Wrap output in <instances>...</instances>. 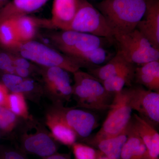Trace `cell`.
Here are the masks:
<instances>
[{
  "mask_svg": "<svg viewBox=\"0 0 159 159\" xmlns=\"http://www.w3.org/2000/svg\"><path fill=\"white\" fill-rule=\"evenodd\" d=\"M80 0H53L51 21L53 29L67 30L79 7Z\"/></svg>",
  "mask_w": 159,
  "mask_h": 159,
  "instance_id": "obj_15",
  "label": "cell"
},
{
  "mask_svg": "<svg viewBox=\"0 0 159 159\" xmlns=\"http://www.w3.org/2000/svg\"><path fill=\"white\" fill-rule=\"evenodd\" d=\"M135 68L134 80L151 91L159 93V60Z\"/></svg>",
  "mask_w": 159,
  "mask_h": 159,
  "instance_id": "obj_18",
  "label": "cell"
},
{
  "mask_svg": "<svg viewBox=\"0 0 159 159\" xmlns=\"http://www.w3.org/2000/svg\"><path fill=\"white\" fill-rule=\"evenodd\" d=\"M135 67L131 65L113 77L101 82L106 91L112 95L121 92L125 85H130L134 80Z\"/></svg>",
  "mask_w": 159,
  "mask_h": 159,
  "instance_id": "obj_24",
  "label": "cell"
},
{
  "mask_svg": "<svg viewBox=\"0 0 159 159\" xmlns=\"http://www.w3.org/2000/svg\"><path fill=\"white\" fill-rule=\"evenodd\" d=\"M120 159H149L147 148L130 121L128 126L127 139L122 147Z\"/></svg>",
  "mask_w": 159,
  "mask_h": 159,
  "instance_id": "obj_19",
  "label": "cell"
},
{
  "mask_svg": "<svg viewBox=\"0 0 159 159\" xmlns=\"http://www.w3.org/2000/svg\"><path fill=\"white\" fill-rule=\"evenodd\" d=\"M41 70L46 92L59 104L69 101L72 96L69 72L58 67L43 68Z\"/></svg>",
  "mask_w": 159,
  "mask_h": 159,
  "instance_id": "obj_9",
  "label": "cell"
},
{
  "mask_svg": "<svg viewBox=\"0 0 159 159\" xmlns=\"http://www.w3.org/2000/svg\"><path fill=\"white\" fill-rule=\"evenodd\" d=\"M46 124L51 131V136L57 142L72 146L77 141V134L66 123L57 107L47 114Z\"/></svg>",
  "mask_w": 159,
  "mask_h": 159,
  "instance_id": "obj_13",
  "label": "cell"
},
{
  "mask_svg": "<svg viewBox=\"0 0 159 159\" xmlns=\"http://www.w3.org/2000/svg\"><path fill=\"white\" fill-rule=\"evenodd\" d=\"M5 107L9 109L17 116L25 119L29 118V112L24 94L11 93L8 94Z\"/></svg>",
  "mask_w": 159,
  "mask_h": 159,
  "instance_id": "obj_26",
  "label": "cell"
},
{
  "mask_svg": "<svg viewBox=\"0 0 159 159\" xmlns=\"http://www.w3.org/2000/svg\"><path fill=\"white\" fill-rule=\"evenodd\" d=\"M132 110L153 126L159 123V93L139 85L125 89Z\"/></svg>",
  "mask_w": 159,
  "mask_h": 159,
  "instance_id": "obj_8",
  "label": "cell"
},
{
  "mask_svg": "<svg viewBox=\"0 0 159 159\" xmlns=\"http://www.w3.org/2000/svg\"><path fill=\"white\" fill-rule=\"evenodd\" d=\"M98 159H109L107 157H106L104 155L102 154V156H101L99 157V158Z\"/></svg>",
  "mask_w": 159,
  "mask_h": 159,
  "instance_id": "obj_35",
  "label": "cell"
},
{
  "mask_svg": "<svg viewBox=\"0 0 159 159\" xmlns=\"http://www.w3.org/2000/svg\"><path fill=\"white\" fill-rule=\"evenodd\" d=\"M127 132L128 126L118 135L101 140L94 146L109 159H120L122 147L127 139Z\"/></svg>",
  "mask_w": 159,
  "mask_h": 159,
  "instance_id": "obj_23",
  "label": "cell"
},
{
  "mask_svg": "<svg viewBox=\"0 0 159 159\" xmlns=\"http://www.w3.org/2000/svg\"><path fill=\"white\" fill-rule=\"evenodd\" d=\"M0 137H1V130H0Z\"/></svg>",
  "mask_w": 159,
  "mask_h": 159,
  "instance_id": "obj_36",
  "label": "cell"
},
{
  "mask_svg": "<svg viewBox=\"0 0 159 159\" xmlns=\"http://www.w3.org/2000/svg\"><path fill=\"white\" fill-rule=\"evenodd\" d=\"M73 74L72 96L80 107L98 111L109 109L114 96L106 91L102 83L89 73L80 70Z\"/></svg>",
  "mask_w": 159,
  "mask_h": 159,
  "instance_id": "obj_2",
  "label": "cell"
},
{
  "mask_svg": "<svg viewBox=\"0 0 159 159\" xmlns=\"http://www.w3.org/2000/svg\"><path fill=\"white\" fill-rule=\"evenodd\" d=\"M147 0H102L96 8L105 18L113 33H125L136 28L142 19Z\"/></svg>",
  "mask_w": 159,
  "mask_h": 159,
  "instance_id": "obj_1",
  "label": "cell"
},
{
  "mask_svg": "<svg viewBox=\"0 0 159 159\" xmlns=\"http://www.w3.org/2000/svg\"><path fill=\"white\" fill-rule=\"evenodd\" d=\"M22 43L20 41L13 19L0 21V46L5 51L16 52Z\"/></svg>",
  "mask_w": 159,
  "mask_h": 159,
  "instance_id": "obj_22",
  "label": "cell"
},
{
  "mask_svg": "<svg viewBox=\"0 0 159 159\" xmlns=\"http://www.w3.org/2000/svg\"><path fill=\"white\" fill-rule=\"evenodd\" d=\"M11 19L14 20L19 38L22 43L34 40L39 28H53L50 20L38 18L29 15Z\"/></svg>",
  "mask_w": 159,
  "mask_h": 159,
  "instance_id": "obj_16",
  "label": "cell"
},
{
  "mask_svg": "<svg viewBox=\"0 0 159 159\" xmlns=\"http://www.w3.org/2000/svg\"><path fill=\"white\" fill-rule=\"evenodd\" d=\"M113 38L117 52L134 65L159 60V50L154 48L136 29L127 33H114Z\"/></svg>",
  "mask_w": 159,
  "mask_h": 159,
  "instance_id": "obj_4",
  "label": "cell"
},
{
  "mask_svg": "<svg viewBox=\"0 0 159 159\" xmlns=\"http://www.w3.org/2000/svg\"><path fill=\"white\" fill-rule=\"evenodd\" d=\"M130 122L145 144L149 159L159 158V134L154 126L137 114H134Z\"/></svg>",
  "mask_w": 159,
  "mask_h": 159,
  "instance_id": "obj_14",
  "label": "cell"
},
{
  "mask_svg": "<svg viewBox=\"0 0 159 159\" xmlns=\"http://www.w3.org/2000/svg\"><path fill=\"white\" fill-rule=\"evenodd\" d=\"M42 159H71L70 157L67 154H54L50 156L43 158Z\"/></svg>",
  "mask_w": 159,
  "mask_h": 159,
  "instance_id": "obj_33",
  "label": "cell"
},
{
  "mask_svg": "<svg viewBox=\"0 0 159 159\" xmlns=\"http://www.w3.org/2000/svg\"><path fill=\"white\" fill-rule=\"evenodd\" d=\"M2 83L11 93L24 94L32 92L36 87L34 80L29 78H23L14 74H3Z\"/></svg>",
  "mask_w": 159,
  "mask_h": 159,
  "instance_id": "obj_25",
  "label": "cell"
},
{
  "mask_svg": "<svg viewBox=\"0 0 159 159\" xmlns=\"http://www.w3.org/2000/svg\"><path fill=\"white\" fill-rule=\"evenodd\" d=\"M49 39L58 51L73 58L77 54L104 48L113 39L72 30H60L48 34Z\"/></svg>",
  "mask_w": 159,
  "mask_h": 159,
  "instance_id": "obj_6",
  "label": "cell"
},
{
  "mask_svg": "<svg viewBox=\"0 0 159 159\" xmlns=\"http://www.w3.org/2000/svg\"><path fill=\"white\" fill-rule=\"evenodd\" d=\"M22 142L25 152L42 158L56 153L57 150L54 139L44 131H36L25 135Z\"/></svg>",
  "mask_w": 159,
  "mask_h": 159,
  "instance_id": "obj_12",
  "label": "cell"
},
{
  "mask_svg": "<svg viewBox=\"0 0 159 159\" xmlns=\"http://www.w3.org/2000/svg\"><path fill=\"white\" fill-rule=\"evenodd\" d=\"M31 62V61L25 57L19 55H16L14 54V63L15 67L25 68L33 70V65Z\"/></svg>",
  "mask_w": 159,
  "mask_h": 159,
  "instance_id": "obj_30",
  "label": "cell"
},
{
  "mask_svg": "<svg viewBox=\"0 0 159 159\" xmlns=\"http://www.w3.org/2000/svg\"><path fill=\"white\" fill-rule=\"evenodd\" d=\"M9 90L2 83L0 82V106L5 107Z\"/></svg>",
  "mask_w": 159,
  "mask_h": 159,
  "instance_id": "obj_32",
  "label": "cell"
},
{
  "mask_svg": "<svg viewBox=\"0 0 159 159\" xmlns=\"http://www.w3.org/2000/svg\"><path fill=\"white\" fill-rule=\"evenodd\" d=\"M49 0H11L0 10V21L29 15L39 10Z\"/></svg>",
  "mask_w": 159,
  "mask_h": 159,
  "instance_id": "obj_17",
  "label": "cell"
},
{
  "mask_svg": "<svg viewBox=\"0 0 159 159\" xmlns=\"http://www.w3.org/2000/svg\"><path fill=\"white\" fill-rule=\"evenodd\" d=\"M67 30L114 39V33L105 18L87 0H80L79 7Z\"/></svg>",
  "mask_w": 159,
  "mask_h": 159,
  "instance_id": "obj_7",
  "label": "cell"
},
{
  "mask_svg": "<svg viewBox=\"0 0 159 159\" xmlns=\"http://www.w3.org/2000/svg\"><path fill=\"white\" fill-rule=\"evenodd\" d=\"M136 29L159 50V0H147L145 13Z\"/></svg>",
  "mask_w": 159,
  "mask_h": 159,
  "instance_id": "obj_11",
  "label": "cell"
},
{
  "mask_svg": "<svg viewBox=\"0 0 159 159\" xmlns=\"http://www.w3.org/2000/svg\"><path fill=\"white\" fill-rule=\"evenodd\" d=\"M0 71L4 74H14V54L8 51H0Z\"/></svg>",
  "mask_w": 159,
  "mask_h": 159,
  "instance_id": "obj_29",
  "label": "cell"
},
{
  "mask_svg": "<svg viewBox=\"0 0 159 159\" xmlns=\"http://www.w3.org/2000/svg\"><path fill=\"white\" fill-rule=\"evenodd\" d=\"M3 159H27L22 153L14 150H10L5 152Z\"/></svg>",
  "mask_w": 159,
  "mask_h": 159,
  "instance_id": "obj_31",
  "label": "cell"
},
{
  "mask_svg": "<svg viewBox=\"0 0 159 159\" xmlns=\"http://www.w3.org/2000/svg\"><path fill=\"white\" fill-rule=\"evenodd\" d=\"M17 116L9 109L0 106V130L9 132L16 125Z\"/></svg>",
  "mask_w": 159,
  "mask_h": 159,
  "instance_id": "obj_28",
  "label": "cell"
},
{
  "mask_svg": "<svg viewBox=\"0 0 159 159\" xmlns=\"http://www.w3.org/2000/svg\"><path fill=\"white\" fill-rule=\"evenodd\" d=\"M113 56L104 48H99L82 52L73 57L81 67L95 68L106 63Z\"/></svg>",
  "mask_w": 159,
  "mask_h": 159,
  "instance_id": "obj_21",
  "label": "cell"
},
{
  "mask_svg": "<svg viewBox=\"0 0 159 159\" xmlns=\"http://www.w3.org/2000/svg\"><path fill=\"white\" fill-rule=\"evenodd\" d=\"M108 115L102 127L88 141L94 146L103 139L118 135L125 130L131 119L132 110L129 105L125 89L114 95Z\"/></svg>",
  "mask_w": 159,
  "mask_h": 159,
  "instance_id": "obj_5",
  "label": "cell"
},
{
  "mask_svg": "<svg viewBox=\"0 0 159 159\" xmlns=\"http://www.w3.org/2000/svg\"><path fill=\"white\" fill-rule=\"evenodd\" d=\"M75 159H98L103 154L89 145L75 142L72 145Z\"/></svg>",
  "mask_w": 159,
  "mask_h": 159,
  "instance_id": "obj_27",
  "label": "cell"
},
{
  "mask_svg": "<svg viewBox=\"0 0 159 159\" xmlns=\"http://www.w3.org/2000/svg\"><path fill=\"white\" fill-rule=\"evenodd\" d=\"M57 108L66 123L77 134V138L87 139L98 123L93 114L88 111L74 108H66L60 104Z\"/></svg>",
  "mask_w": 159,
  "mask_h": 159,
  "instance_id": "obj_10",
  "label": "cell"
},
{
  "mask_svg": "<svg viewBox=\"0 0 159 159\" xmlns=\"http://www.w3.org/2000/svg\"><path fill=\"white\" fill-rule=\"evenodd\" d=\"M132 64L128 62L120 53L117 52L109 61L103 65L89 70V73L100 82L113 77Z\"/></svg>",
  "mask_w": 159,
  "mask_h": 159,
  "instance_id": "obj_20",
  "label": "cell"
},
{
  "mask_svg": "<svg viewBox=\"0 0 159 159\" xmlns=\"http://www.w3.org/2000/svg\"><path fill=\"white\" fill-rule=\"evenodd\" d=\"M9 2V0H0V10L5 7Z\"/></svg>",
  "mask_w": 159,
  "mask_h": 159,
  "instance_id": "obj_34",
  "label": "cell"
},
{
  "mask_svg": "<svg viewBox=\"0 0 159 159\" xmlns=\"http://www.w3.org/2000/svg\"><path fill=\"white\" fill-rule=\"evenodd\" d=\"M16 53L43 68L58 67L73 74L81 67L73 58L34 40L22 43Z\"/></svg>",
  "mask_w": 159,
  "mask_h": 159,
  "instance_id": "obj_3",
  "label": "cell"
},
{
  "mask_svg": "<svg viewBox=\"0 0 159 159\" xmlns=\"http://www.w3.org/2000/svg\"><path fill=\"white\" fill-rule=\"evenodd\" d=\"M156 159H159V158Z\"/></svg>",
  "mask_w": 159,
  "mask_h": 159,
  "instance_id": "obj_37",
  "label": "cell"
}]
</instances>
